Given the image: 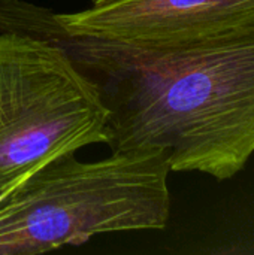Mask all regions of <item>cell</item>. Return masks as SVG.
<instances>
[{
    "label": "cell",
    "instance_id": "obj_2",
    "mask_svg": "<svg viewBox=\"0 0 254 255\" xmlns=\"http://www.w3.org/2000/svg\"><path fill=\"white\" fill-rule=\"evenodd\" d=\"M169 152L55 158L0 194V255L76 247L93 236L162 230L171 215Z\"/></svg>",
    "mask_w": 254,
    "mask_h": 255
},
{
    "label": "cell",
    "instance_id": "obj_5",
    "mask_svg": "<svg viewBox=\"0 0 254 255\" xmlns=\"http://www.w3.org/2000/svg\"><path fill=\"white\" fill-rule=\"evenodd\" d=\"M109 0H91V4H102V3H106Z\"/></svg>",
    "mask_w": 254,
    "mask_h": 255
},
{
    "label": "cell",
    "instance_id": "obj_3",
    "mask_svg": "<svg viewBox=\"0 0 254 255\" xmlns=\"http://www.w3.org/2000/svg\"><path fill=\"white\" fill-rule=\"evenodd\" d=\"M108 139L109 109L66 49L0 30V194L46 163Z\"/></svg>",
    "mask_w": 254,
    "mask_h": 255
},
{
    "label": "cell",
    "instance_id": "obj_4",
    "mask_svg": "<svg viewBox=\"0 0 254 255\" xmlns=\"http://www.w3.org/2000/svg\"><path fill=\"white\" fill-rule=\"evenodd\" d=\"M57 19L76 36L171 45L254 22V0H109Z\"/></svg>",
    "mask_w": 254,
    "mask_h": 255
},
{
    "label": "cell",
    "instance_id": "obj_1",
    "mask_svg": "<svg viewBox=\"0 0 254 255\" xmlns=\"http://www.w3.org/2000/svg\"><path fill=\"white\" fill-rule=\"evenodd\" d=\"M16 31L66 49L109 109L112 152L166 149L171 170L225 181L254 154V22L171 45L67 33L57 13L22 1Z\"/></svg>",
    "mask_w": 254,
    "mask_h": 255
}]
</instances>
